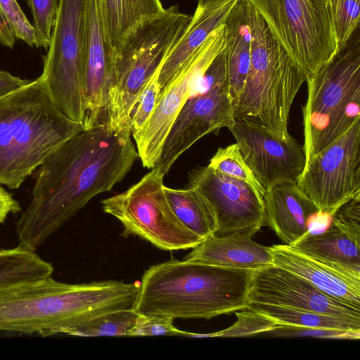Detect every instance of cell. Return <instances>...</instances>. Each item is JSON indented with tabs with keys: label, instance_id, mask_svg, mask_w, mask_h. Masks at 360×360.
<instances>
[{
	"label": "cell",
	"instance_id": "cell-1",
	"mask_svg": "<svg viewBox=\"0 0 360 360\" xmlns=\"http://www.w3.org/2000/svg\"><path fill=\"white\" fill-rule=\"evenodd\" d=\"M139 158L130 129L107 122L68 140L38 169L15 223L18 245L36 251L96 195L110 191Z\"/></svg>",
	"mask_w": 360,
	"mask_h": 360
},
{
	"label": "cell",
	"instance_id": "cell-2",
	"mask_svg": "<svg viewBox=\"0 0 360 360\" xmlns=\"http://www.w3.org/2000/svg\"><path fill=\"white\" fill-rule=\"evenodd\" d=\"M139 282L70 284L51 276L0 290V331L64 334L103 314L133 309Z\"/></svg>",
	"mask_w": 360,
	"mask_h": 360
},
{
	"label": "cell",
	"instance_id": "cell-3",
	"mask_svg": "<svg viewBox=\"0 0 360 360\" xmlns=\"http://www.w3.org/2000/svg\"><path fill=\"white\" fill-rule=\"evenodd\" d=\"M252 270L171 259L149 267L133 309L147 316L210 319L248 309Z\"/></svg>",
	"mask_w": 360,
	"mask_h": 360
},
{
	"label": "cell",
	"instance_id": "cell-4",
	"mask_svg": "<svg viewBox=\"0 0 360 360\" xmlns=\"http://www.w3.org/2000/svg\"><path fill=\"white\" fill-rule=\"evenodd\" d=\"M84 130L58 109L37 79L0 97V184L18 188Z\"/></svg>",
	"mask_w": 360,
	"mask_h": 360
},
{
	"label": "cell",
	"instance_id": "cell-5",
	"mask_svg": "<svg viewBox=\"0 0 360 360\" xmlns=\"http://www.w3.org/2000/svg\"><path fill=\"white\" fill-rule=\"evenodd\" d=\"M250 64L233 105L235 119L255 120L282 139L290 137L288 121L294 99L306 74L274 37L250 3Z\"/></svg>",
	"mask_w": 360,
	"mask_h": 360
},
{
	"label": "cell",
	"instance_id": "cell-6",
	"mask_svg": "<svg viewBox=\"0 0 360 360\" xmlns=\"http://www.w3.org/2000/svg\"><path fill=\"white\" fill-rule=\"evenodd\" d=\"M306 82L303 147L307 163L360 120L359 27Z\"/></svg>",
	"mask_w": 360,
	"mask_h": 360
},
{
	"label": "cell",
	"instance_id": "cell-7",
	"mask_svg": "<svg viewBox=\"0 0 360 360\" xmlns=\"http://www.w3.org/2000/svg\"><path fill=\"white\" fill-rule=\"evenodd\" d=\"M89 0H61L37 78L58 109L83 124L86 114V35Z\"/></svg>",
	"mask_w": 360,
	"mask_h": 360
},
{
	"label": "cell",
	"instance_id": "cell-8",
	"mask_svg": "<svg viewBox=\"0 0 360 360\" xmlns=\"http://www.w3.org/2000/svg\"><path fill=\"white\" fill-rule=\"evenodd\" d=\"M248 1L307 77L338 51L331 0Z\"/></svg>",
	"mask_w": 360,
	"mask_h": 360
},
{
	"label": "cell",
	"instance_id": "cell-9",
	"mask_svg": "<svg viewBox=\"0 0 360 360\" xmlns=\"http://www.w3.org/2000/svg\"><path fill=\"white\" fill-rule=\"evenodd\" d=\"M158 167L127 191L102 200L104 212L123 226L122 236H136L163 250L193 249L203 239L187 229L172 210Z\"/></svg>",
	"mask_w": 360,
	"mask_h": 360
},
{
	"label": "cell",
	"instance_id": "cell-10",
	"mask_svg": "<svg viewBox=\"0 0 360 360\" xmlns=\"http://www.w3.org/2000/svg\"><path fill=\"white\" fill-rule=\"evenodd\" d=\"M235 121L225 48L198 79L164 143L158 167L167 174L177 159L203 136Z\"/></svg>",
	"mask_w": 360,
	"mask_h": 360
},
{
	"label": "cell",
	"instance_id": "cell-11",
	"mask_svg": "<svg viewBox=\"0 0 360 360\" xmlns=\"http://www.w3.org/2000/svg\"><path fill=\"white\" fill-rule=\"evenodd\" d=\"M297 184L319 212L331 216L360 196V120L305 164Z\"/></svg>",
	"mask_w": 360,
	"mask_h": 360
},
{
	"label": "cell",
	"instance_id": "cell-12",
	"mask_svg": "<svg viewBox=\"0 0 360 360\" xmlns=\"http://www.w3.org/2000/svg\"><path fill=\"white\" fill-rule=\"evenodd\" d=\"M226 46L224 24L215 30L184 63L160 91L158 103L144 127L132 135L144 167H155L179 112L198 79Z\"/></svg>",
	"mask_w": 360,
	"mask_h": 360
},
{
	"label": "cell",
	"instance_id": "cell-13",
	"mask_svg": "<svg viewBox=\"0 0 360 360\" xmlns=\"http://www.w3.org/2000/svg\"><path fill=\"white\" fill-rule=\"evenodd\" d=\"M192 15L173 6L135 27L114 49L115 75L143 86L160 68Z\"/></svg>",
	"mask_w": 360,
	"mask_h": 360
},
{
	"label": "cell",
	"instance_id": "cell-14",
	"mask_svg": "<svg viewBox=\"0 0 360 360\" xmlns=\"http://www.w3.org/2000/svg\"><path fill=\"white\" fill-rule=\"evenodd\" d=\"M188 183L212 206L217 222L214 235L252 238L266 224L263 196L246 182L207 165L191 171Z\"/></svg>",
	"mask_w": 360,
	"mask_h": 360
},
{
	"label": "cell",
	"instance_id": "cell-15",
	"mask_svg": "<svg viewBox=\"0 0 360 360\" xmlns=\"http://www.w3.org/2000/svg\"><path fill=\"white\" fill-rule=\"evenodd\" d=\"M229 129L265 193L281 183H297L306 163L303 145L292 136L280 138L265 126L250 119H235Z\"/></svg>",
	"mask_w": 360,
	"mask_h": 360
},
{
	"label": "cell",
	"instance_id": "cell-16",
	"mask_svg": "<svg viewBox=\"0 0 360 360\" xmlns=\"http://www.w3.org/2000/svg\"><path fill=\"white\" fill-rule=\"evenodd\" d=\"M248 298L251 304L310 311L360 323V310L325 294L302 277L275 265L253 271Z\"/></svg>",
	"mask_w": 360,
	"mask_h": 360
},
{
	"label": "cell",
	"instance_id": "cell-17",
	"mask_svg": "<svg viewBox=\"0 0 360 360\" xmlns=\"http://www.w3.org/2000/svg\"><path fill=\"white\" fill-rule=\"evenodd\" d=\"M86 114L84 130L106 121L110 91L115 78L114 50L103 30L100 0H89L86 35Z\"/></svg>",
	"mask_w": 360,
	"mask_h": 360
},
{
	"label": "cell",
	"instance_id": "cell-18",
	"mask_svg": "<svg viewBox=\"0 0 360 360\" xmlns=\"http://www.w3.org/2000/svg\"><path fill=\"white\" fill-rule=\"evenodd\" d=\"M265 222L288 245L308 233L309 220L318 209L296 182L274 186L263 197Z\"/></svg>",
	"mask_w": 360,
	"mask_h": 360
},
{
	"label": "cell",
	"instance_id": "cell-19",
	"mask_svg": "<svg viewBox=\"0 0 360 360\" xmlns=\"http://www.w3.org/2000/svg\"><path fill=\"white\" fill-rule=\"evenodd\" d=\"M273 265L307 281L325 294L360 310V281L353 280L288 245L270 247Z\"/></svg>",
	"mask_w": 360,
	"mask_h": 360
},
{
	"label": "cell",
	"instance_id": "cell-20",
	"mask_svg": "<svg viewBox=\"0 0 360 360\" xmlns=\"http://www.w3.org/2000/svg\"><path fill=\"white\" fill-rule=\"evenodd\" d=\"M238 0H199L185 32L162 63L158 75L160 91L184 63L215 30L224 24Z\"/></svg>",
	"mask_w": 360,
	"mask_h": 360
},
{
	"label": "cell",
	"instance_id": "cell-21",
	"mask_svg": "<svg viewBox=\"0 0 360 360\" xmlns=\"http://www.w3.org/2000/svg\"><path fill=\"white\" fill-rule=\"evenodd\" d=\"M185 259L252 271L273 265L270 247L239 234L212 235L193 248Z\"/></svg>",
	"mask_w": 360,
	"mask_h": 360
},
{
	"label": "cell",
	"instance_id": "cell-22",
	"mask_svg": "<svg viewBox=\"0 0 360 360\" xmlns=\"http://www.w3.org/2000/svg\"><path fill=\"white\" fill-rule=\"evenodd\" d=\"M336 271L360 281V245L330 223L318 234H307L290 245Z\"/></svg>",
	"mask_w": 360,
	"mask_h": 360
},
{
	"label": "cell",
	"instance_id": "cell-23",
	"mask_svg": "<svg viewBox=\"0 0 360 360\" xmlns=\"http://www.w3.org/2000/svg\"><path fill=\"white\" fill-rule=\"evenodd\" d=\"M227 79L234 103L244 86L251 56L250 2L238 0L224 22Z\"/></svg>",
	"mask_w": 360,
	"mask_h": 360
},
{
	"label": "cell",
	"instance_id": "cell-24",
	"mask_svg": "<svg viewBox=\"0 0 360 360\" xmlns=\"http://www.w3.org/2000/svg\"><path fill=\"white\" fill-rule=\"evenodd\" d=\"M103 30L114 50L139 23L164 11L160 0H100Z\"/></svg>",
	"mask_w": 360,
	"mask_h": 360
},
{
	"label": "cell",
	"instance_id": "cell-25",
	"mask_svg": "<svg viewBox=\"0 0 360 360\" xmlns=\"http://www.w3.org/2000/svg\"><path fill=\"white\" fill-rule=\"evenodd\" d=\"M165 191L175 215L187 229L203 240L216 233L214 212L200 192L191 187L176 189L167 186Z\"/></svg>",
	"mask_w": 360,
	"mask_h": 360
},
{
	"label": "cell",
	"instance_id": "cell-26",
	"mask_svg": "<svg viewBox=\"0 0 360 360\" xmlns=\"http://www.w3.org/2000/svg\"><path fill=\"white\" fill-rule=\"evenodd\" d=\"M52 264L35 251L18 245L0 250V290L51 276Z\"/></svg>",
	"mask_w": 360,
	"mask_h": 360
},
{
	"label": "cell",
	"instance_id": "cell-27",
	"mask_svg": "<svg viewBox=\"0 0 360 360\" xmlns=\"http://www.w3.org/2000/svg\"><path fill=\"white\" fill-rule=\"evenodd\" d=\"M248 309L267 316L278 325L311 328L360 329V323L310 311L262 304H251Z\"/></svg>",
	"mask_w": 360,
	"mask_h": 360
},
{
	"label": "cell",
	"instance_id": "cell-28",
	"mask_svg": "<svg viewBox=\"0 0 360 360\" xmlns=\"http://www.w3.org/2000/svg\"><path fill=\"white\" fill-rule=\"evenodd\" d=\"M139 315L133 309L109 311L69 328L64 334L81 337L129 336Z\"/></svg>",
	"mask_w": 360,
	"mask_h": 360
},
{
	"label": "cell",
	"instance_id": "cell-29",
	"mask_svg": "<svg viewBox=\"0 0 360 360\" xmlns=\"http://www.w3.org/2000/svg\"><path fill=\"white\" fill-rule=\"evenodd\" d=\"M208 166L224 174L246 182L264 197L265 192L245 162L237 143L219 148L210 160Z\"/></svg>",
	"mask_w": 360,
	"mask_h": 360
},
{
	"label": "cell",
	"instance_id": "cell-30",
	"mask_svg": "<svg viewBox=\"0 0 360 360\" xmlns=\"http://www.w3.org/2000/svg\"><path fill=\"white\" fill-rule=\"evenodd\" d=\"M237 321L229 328L220 331L202 333V338H233L250 336L268 333L278 325L272 319L251 309L236 311Z\"/></svg>",
	"mask_w": 360,
	"mask_h": 360
},
{
	"label": "cell",
	"instance_id": "cell-31",
	"mask_svg": "<svg viewBox=\"0 0 360 360\" xmlns=\"http://www.w3.org/2000/svg\"><path fill=\"white\" fill-rule=\"evenodd\" d=\"M331 8L338 50L359 27L360 0H331Z\"/></svg>",
	"mask_w": 360,
	"mask_h": 360
},
{
	"label": "cell",
	"instance_id": "cell-32",
	"mask_svg": "<svg viewBox=\"0 0 360 360\" xmlns=\"http://www.w3.org/2000/svg\"><path fill=\"white\" fill-rule=\"evenodd\" d=\"M61 0H25L32 15L37 46L48 49Z\"/></svg>",
	"mask_w": 360,
	"mask_h": 360
},
{
	"label": "cell",
	"instance_id": "cell-33",
	"mask_svg": "<svg viewBox=\"0 0 360 360\" xmlns=\"http://www.w3.org/2000/svg\"><path fill=\"white\" fill-rule=\"evenodd\" d=\"M159 72L160 69L148 81L132 112L130 120L131 136L141 130L155 108L160 94Z\"/></svg>",
	"mask_w": 360,
	"mask_h": 360
},
{
	"label": "cell",
	"instance_id": "cell-34",
	"mask_svg": "<svg viewBox=\"0 0 360 360\" xmlns=\"http://www.w3.org/2000/svg\"><path fill=\"white\" fill-rule=\"evenodd\" d=\"M0 10L15 38L30 46H37L35 31L17 0H0Z\"/></svg>",
	"mask_w": 360,
	"mask_h": 360
},
{
	"label": "cell",
	"instance_id": "cell-35",
	"mask_svg": "<svg viewBox=\"0 0 360 360\" xmlns=\"http://www.w3.org/2000/svg\"><path fill=\"white\" fill-rule=\"evenodd\" d=\"M331 223L360 245V196L341 205L332 216Z\"/></svg>",
	"mask_w": 360,
	"mask_h": 360
},
{
	"label": "cell",
	"instance_id": "cell-36",
	"mask_svg": "<svg viewBox=\"0 0 360 360\" xmlns=\"http://www.w3.org/2000/svg\"><path fill=\"white\" fill-rule=\"evenodd\" d=\"M268 333L276 337H313L344 340H358L360 338V329L311 328L282 325H279L276 328Z\"/></svg>",
	"mask_w": 360,
	"mask_h": 360
},
{
	"label": "cell",
	"instance_id": "cell-37",
	"mask_svg": "<svg viewBox=\"0 0 360 360\" xmlns=\"http://www.w3.org/2000/svg\"><path fill=\"white\" fill-rule=\"evenodd\" d=\"M173 321L168 318L139 314L129 336L177 335L188 337L189 332L181 330L174 327Z\"/></svg>",
	"mask_w": 360,
	"mask_h": 360
},
{
	"label": "cell",
	"instance_id": "cell-38",
	"mask_svg": "<svg viewBox=\"0 0 360 360\" xmlns=\"http://www.w3.org/2000/svg\"><path fill=\"white\" fill-rule=\"evenodd\" d=\"M20 211L19 202L0 184V224L4 223L9 214Z\"/></svg>",
	"mask_w": 360,
	"mask_h": 360
},
{
	"label": "cell",
	"instance_id": "cell-39",
	"mask_svg": "<svg viewBox=\"0 0 360 360\" xmlns=\"http://www.w3.org/2000/svg\"><path fill=\"white\" fill-rule=\"evenodd\" d=\"M30 81L0 70V97L27 84Z\"/></svg>",
	"mask_w": 360,
	"mask_h": 360
}]
</instances>
